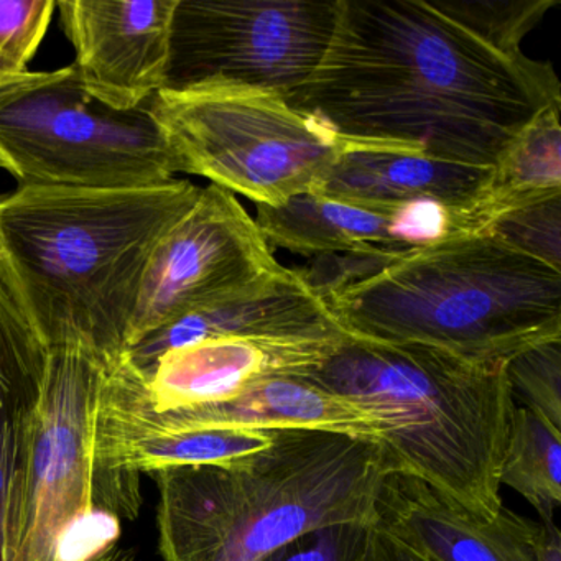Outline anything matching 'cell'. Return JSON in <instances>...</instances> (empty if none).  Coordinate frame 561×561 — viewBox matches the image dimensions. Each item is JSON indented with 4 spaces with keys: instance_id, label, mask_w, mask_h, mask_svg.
Listing matches in <instances>:
<instances>
[{
    "instance_id": "1",
    "label": "cell",
    "mask_w": 561,
    "mask_h": 561,
    "mask_svg": "<svg viewBox=\"0 0 561 561\" xmlns=\"http://www.w3.org/2000/svg\"><path fill=\"white\" fill-rule=\"evenodd\" d=\"M285 103L350 139L491 169L561 88L550 64L485 37L455 0H341L323 61Z\"/></svg>"
},
{
    "instance_id": "2",
    "label": "cell",
    "mask_w": 561,
    "mask_h": 561,
    "mask_svg": "<svg viewBox=\"0 0 561 561\" xmlns=\"http://www.w3.org/2000/svg\"><path fill=\"white\" fill-rule=\"evenodd\" d=\"M199 195L176 179L152 188L19 186L0 195V267L45 344L121 359L150 255Z\"/></svg>"
},
{
    "instance_id": "3",
    "label": "cell",
    "mask_w": 561,
    "mask_h": 561,
    "mask_svg": "<svg viewBox=\"0 0 561 561\" xmlns=\"http://www.w3.org/2000/svg\"><path fill=\"white\" fill-rule=\"evenodd\" d=\"M321 294L357 340L481 363L561 340V271L488 232L413 249Z\"/></svg>"
},
{
    "instance_id": "4",
    "label": "cell",
    "mask_w": 561,
    "mask_h": 561,
    "mask_svg": "<svg viewBox=\"0 0 561 561\" xmlns=\"http://www.w3.org/2000/svg\"><path fill=\"white\" fill-rule=\"evenodd\" d=\"M305 379L379 419L389 472L420 479L484 520L504 507L501 471L515 410L507 363L350 336Z\"/></svg>"
},
{
    "instance_id": "5",
    "label": "cell",
    "mask_w": 561,
    "mask_h": 561,
    "mask_svg": "<svg viewBox=\"0 0 561 561\" xmlns=\"http://www.w3.org/2000/svg\"><path fill=\"white\" fill-rule=\"evenodd\" d=\"M389 474L382 446L336 433L284 430L231 465L157 472L165 561H261L291 538L337 522L376 524Z\"/></svg>"
},
{
    "instance_id": "6",
    "label": "cell",
    "mask_w": 561,
    "mask_h": 561,
    "mask_svg": "<svg viewBox=\"0 0 561 561\" xmlns=\"http://www.w3.org/2000/svg\"><path fill=\"white\" fill-rule=\"evenodd\" d=\"M111 363L83 346L48 347L18 561L93 560L116 547L124 520L139 515L140 474L94 458V412Z\"/></svg>"
},
{
    "instance_id": "7",
    "label": "cell",
    "mask_w": 561,
    "mask_h": 561,
    "mask_svg": "<svg viewBox=\"0 0 561 561\" xmlns=\"http://www.w3.org/2000/svg\"><path fill=\"white\" fill-rule=\"evenodd\" d=\"M152 103V100H150ZM150 103L113 110L88 93L75 65L0 83V169L19 186L152 188L179 160Z\"/></svg>"
},
{
    "instance_id": "8",
    "label": "cell",
    "mask_w": 561,
    "mask_h": 561,
    "mask_svg": "<svg viewBox=\"0 0 561 561\" xmlns=\"http://www.w3.org/2000/svg\"><path fill=\"white\" fill-rule=\"evenodd\" d=\"M150 111L180 173L208 179L254 205L280 206L313 192L334 162L353 150L422 153L405 144L340 136L284 98L257 91H159Z\"/></svg>"
},
{
    "instance_id": "9",
    "label": "cell",
    "mask_w": 561,
    "mask_h": 561,
    "mask_svg": "<svg viewBox=\"0 0 561 561\" xmlns=\"http://www.w3.org/2000/svg\"><path fill=\"white\" fill-rule=\"evenodd\" d=\"M340 11L341 0H176L160 91L285 100L320 67Z\"/></svg>"
},
{
    "instance_id": "10",
    "label": "cell",
    "mask_w": 561,
    "mask_h": 561,
    "mask_svg": "<svg viewBox=\"0 0 561 561\" xmlns=\"http://www.w3.org/2000/svg\"><path fill=\"white\" fill-rule=\"evenodd\" d=\"M282 267L231 192L216 185L202 188L195 206L150 255L127 350L162 324L241 294Z\"/></svg>"
},
{
    "instance_id": "11",
    "label": "cell",
    "mask_w": 561,
    "mask_h": 561,
    "mask_svg": "<svg viewBox=\"0 0 561 561\" xmlns=\"http://www.w3.org/2000/svg\"><path fill=\"white\" fill-rule=\"evenodd\" d=\"M176 0H60L61 27L88 93L113 110L146 106L162 90Z\"/></svg>"
},
{
    "instance_id": "12",
    "label": "cell",
    "mask_w": 561,
    "mask_h": 561,
    "mask_svg": "<svg viewBox=\"0 0 561 561\" xmlns=\"http://www.w3.org/2000/svg\"><path fill=\"white\" fill-rule=\"evenodd\" d=\"M277 432L179 428L160 422L146 380L124 356L107 366L94 412V458L104 468L157 472L180 466L231 465L274 445Z\"/></svg>"
},
{
    "instance_id": "13",
    "label": "cell",
    "mask_w": 561,
    "mask_h": 561,
    "mask_svg": "<svg viewBox=\"0 0 561 561\" xmlns=\"http://www.w3.org/2000/svg\"><path fill=\"white\" fill-rule=\"evenodd\" d=\"M255 211L268 245L304 255L344 252L383 261L461 236L455 209L438 202L369 209L305 193L280 206L255 205Z\"/></svg>"
},
{
    "instance_id": "14",
    "label": "cell",
    "mask_w": 561,
    "mask_h": 561,
    "mask_svg": "<svg viewBox=\"0 0 561 561\" xmlns=\"http://www.w3.org/2000/svg\"><path fill=\"white\" fill-rule=\"evenodd\" d=\"M229 336L169 351L144 374L156 412L193 409L238 397L278 377H305L350 337Z\"/></svg>"
},
{
    "instance_id": "15",
    "label": "cell",
    "mask_w": 561,
    "mask_h": 561,
    "mask_svg": "<svg viewBox=\"0 0 561 561\" xmlns=\"http://www.w3.org/2000/svg\"><path fill=\"white\" fill-rule=\"evenodd\" d=\"M347 334L320 288L300 271L277 274L225 300L188 311L134 343L124 359L147 374L163 354L229 336H343Z\"/></svg>"
},
{
    "instance_id": "16",
    "label": "cell",
    "mask_w": 561,
    "mask_h": 561,
    "mask_svg": "<svg viewBox=\"0 0 561 561\" xmlns=\"http://www.w3.org/2000/svg\"><path fill=\"white\" fill-rule=\"evenodd\" d=\"M376 525L433 561H538L541 524L507 507L484 520L400 472L382 479Z\"/></svg>"
},
{
    "instance_id": "17",
    "label": "cell",
    "mask_w": 561,
    "mask_h": 561,
    "mask_svg": "<svg viewBox=\"0 0 561 561\" xmlns=\"http://www.w3.org/2000/svg\"><path fill=\"white\" fill-rule=\"evenodd\" d=\"M42 340L0 267V561H18L32 423L47 366Z\"/></svg>"
},
{
    "instance_id": "18",
    "label": "cell",
    "mask_w": 561,
    "mask_h": 561,
    "mask_svg": "<svg viewBox=\"0 0 561 561\" xmlns=\"http://www.w3.org/2000/svg\"><path fill=\"white\" fill-rule=\"evenodd\" d=\"M153 413L179 428L308 430L376 443L382 436V423L373 412L305 377H278L222 402Z\"/></svg>"
},
{
    "instance_id": "19",
    "label": "cell",
    "mask_w": 561,
    "mask_h": 561,
    "mask_svg": "<svg viewBox=\"0 0 561 561\" xmlns=\"http://www.w3.org/2000/svg\"><path fill=\"white\" fill-rule=\"evenodd\" d=\"M489 170L423 153L359 149L340 157L311 195L369 209L438 202L459 213L476 202L488 182Z\"/></svg>"
},
{
    "instance_id": "20",
    "label": "cell",
    "mask_w": 561,
    "mask_h": 561,
    "mask_svg": "<svg viewBox=\"0 0 561 561\" xmlns=\"http://www.w3.org/2000/svg\"><path fill=\"white\" fill-rule=\"evenodd\" d=\"M560 104L534 117L489 170L476 202L456 213L462 236L484 232L508 213L561 196Z\"/></svg>"
},
{
    "instance_id": "21",
    "label": "cell",
    "mask_w": 561,
    "mask_h": 561,
    "mask_svg": "<svg viewBox=\"0 0 561 561\" xmlns=\"http://www.w3.org/2000/svg\"><path fill=\"white\" fill-rule=\"evenodd\" d=\"M501 484L527 499L541 520H553L561 502V432L525 407L512 416Z\"/></svg>"
},
{
    "instance_id": "22",
    "label": "cell",
    "mask_w": 561,
    "mask_h": 561,
    "mask_svg": "<svg viewBox=\"0 0 561 561\" xmlns=\"http://www.w3.org/2000/svg\"><path fill=\"white\" fill-rule=\"evenodd\" d=\"M512 393L525 409L561 432V340L538 344L507 360Z\"/></svg>"
},
{
    "instance_id": "23",
    "label": "cell",
    "mask_w": 561,
    "mask_h": 561,
    "mask_svg": "<svg viewBox=\"0 0 561 561\" xmlns=\"http://www.w3.org/2000/svg\"><path fill=\"white\" fill-rule=\"evenodd\" d=\"M55 9L54 0H0V78L27 73Z\"/></svg>"
},
{
    "instance_id": "24",
    "label": "cell",
    "mask_w": 561,
    "mask_h": 561,
    "mask_svg": "<svg viewBox=\"0 0 561 561\" xmlns=\"http://www.w3.org/2000/svg\"><path fill=\"white\" fill-rule=\"evenodd\" d=\"M484 232L561 271V196L508 213Z\"/></svg>"
},
{
    "instance_id": "25",
    "label": "cell",
    "mask_w": 561,
    "mask_h": 561,
    "mask_svg": "<svg viewBox=\"0 0 561 561\" xmlns=\"http://www.w3.org/2000/svg\"><path fill=\"white\" fill-rule=\"evenodd\" d=\"M456 8L485 37L511 50L543 21L558 0H455Z\"/></svg>"
},
{
    "instance_id": "26",
    "label": "cell",
    "mask_w": 561,
    "mask_h": 561,
    "mask_svg": "<svg viewBox=\"0 0 561 561\" xmlns=\"http://www.w3.org/2000/svg\"><path fill=\"white\" fill-rule=\"evenodd\" d=\"M370 522H337L291 538L261 561H359Z\"/></svg>"
},
{
    "instance_id": "27",
    "label": "cell",
    "mask_w": 561,
    "mask_h": 561,
    "mask_svg": "<svg viewBox=\"0 0 561 561\" xmlns=\"http://www.w3.org/2000/svg\"><path fill=\"white\" fill-rule=\"evenodd\" d=\"M359 561H433L432 558L412 550L409 545L382 530L376 524L370 525L366 548Z\"/></svg>"
},
{
    "instance_id": "28",
    "label": "cell",
    "mask_w": 561,
    "mask_h": 561,
    "mask_svg": "<svg viewBox=\"0 0 561 561\" xmlns=\"http://www.w3.org/2000/svg\"><path fill=\"white\" fill-rule=\"evenodd\" d=\"M538 561H561V534L553 520L541 522L537 547Z\"/></svg>"
},
{
    "instance_id": "29",
    "label": "cell",
    "mask_w": 561,
    "mask_h": 561,
    "mask_svg": "<svg viewBox=\"0 0 561 561\" xmlns=\"http://www.w3.org/2000/svg\"><path fill=\"white\" fill-rule=\"evenodd\" d=\"M90 561H136V551L133 548H121L116 545V547L104 551L103 554Z\"/></svg>"
},
{
    "instance_id": "30",
    "label": "cell",
    "mask_w": 561,
    "mask_h": 561,
    "mask_svg": "<svg viewBox=\"0 0 561 561\" xmlns=\"http://www.w3.org/2000/svg\"><path fill=\"white\" fill-rule=\"evenodd\" d=\"M12 80V78H0V83H4V81Z\"/></svg>"
}]
</instances>
